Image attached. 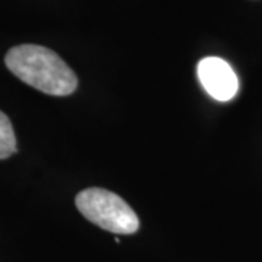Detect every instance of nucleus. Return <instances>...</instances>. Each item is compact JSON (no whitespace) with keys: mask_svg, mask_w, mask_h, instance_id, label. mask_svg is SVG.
Listing matches in <instances>:
<instances>
[{"mask_svg":"<svg viewBox=\"0 0 262 262\" xmlns=\"http://www.w3.org/2000/svg\"><path fill=\"white\" fill-rule=\"evenodd\" d=\"M6 67L24 83L53 96L72 95L77 88L75 72L53 50L35 44L10 48Z\"/></svg>","mask_w":262,"mask_h":262,"instance_id":"1","label":"nucleus"},{"mask_svg":"<svg viewBox=\"0 0 262 262\" xmlns=\"http://www.w3.org/2000/svg\"><path fill=\"white\" fill-rule=\"evenodd\" d=\"M76 207L89 222L111 233L131 234L140 227L134 210L121 196L103 188H88L79 192Z\"/></svg>","mask_w":262,"mask_h":262,"instance_id":"2","label":"nucleus"},{"mask_svg":"<svg viewBox=\"0 0 262 262\" xmlns=\"http://www.w3.org/2000/svg\"><path fill=\"white\" fill-rule=\"evenodd\" d=\"M196 75L207 94L215 101L227 102L237 94V76L232 66L220 57L203 58L196 66Z\"/></svg>","mask_w":262,"mask_h":262,"instance_id":"3","label":"nucleus"},{"mask_svg":"<svg viewBox=\"0 0 262 262\" xmlns=\"http://www.w3.org/2000/svg\"><path fill=\"white\" fill-rule=\"evenodd\" d=\"M16 151V136L8 115L0 111V159H6Z\"/></svg>","mask_w":262,"mask_h":262,"instance_id":"4","label":"nucleus"}]
</instances>
